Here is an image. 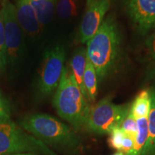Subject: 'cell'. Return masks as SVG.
I'll use <instances>...</instances> for the list:
<instances>
[{
  "label": "cell",
  "instance_id": "7a4b0ae2",
  "mask_svg": "<svg viewBox=\"0 0 155 155\" xmlns=\"http://www.w3.org/2000/svg\"><path fill=\"white\" fill-rule=\"evenodd\" d=\"M53 104L58 115L75 129L86 127L90 103L83 96L68 68H64Z\"/></svg>",
  "mask_w": 155,
  "mask_h": 155
},
{
  "label": "cell",
  "instance_id": "ffe728a7",
  "mask_svg": "<svg viewBox=\"0 0 155 155\" xmlns=\"http://www.w3.org/2000/svg\"><path fill=\"white\" fill-rule=\"evenodd\" d=\"M11 108L8 101L0 91V122L12 121Z\"/></svg>",
  "mask_w": 155,
  "mask_h": 155
},
{
  "label": "cell",
  "instance_id": "4fadbf2b",
  "mask_svg": "<svg viewBox=\"0 0 155 155\" xmlns=\"http://www.w3.org/2000/svg\"><path fill=\"white\" fill-rule=\"evenodd\" d=\"M36 12L39 22L42 25L52 20L55 13V0H30Z\"/></svg>",
  "mask_w": 155,
  "mask_h": 155
},
{
  "label": "cell",
  "instance_id": "d6986e66",
  "mask_svg": "<svg viewBox=\"0 0 155 155\" xmlns=\"http://www.w3.org/2000/svg\"><path fill=\"white\" fill-rule=\"evenodd\" d=\"M119 128L124 132V134L129 135V137H132L134 139L137 132V119L134 117L132 114L130 112V109H129L127 116L122 121Z\"/></svg>",
  "mask_w": 155,
  "mask_h": 155
},
{
  "label": "cell",
  "instance_id": "e0dca14e",
  "mask_svg": "<svg viewBox=\"0 0 155 155\" xmlns=\"http://www.w3.org/2000/svg\"><path fill=\"white\" fill-rule=\"evenodd\" d=\"M55 12L62 19H68L78 13V0H55Z\"/></svg>",
  "mask_w": 155,
  "mask_h": 155
},
{
  "label": "cell",
  "instance_id": "ac0fdd59",
  "mask_svg": "<svg viewBox=\"0 0 155 155\" xmlns=\"http://www.w3.org/2000/svg\"><path fill=\"white\" fill-rule=\"evenodd\" d=\"M8 62L5 30H4L2 15L0 12V73H2L5 71Z\"/></svg>",
  "mask_w": 155,
  "mask_h": 155
},
{
  "label": "cell",
  "instance_id": "7c38bea8",
  "mask_svg": "<svg viewBox=\"0 0 155 155\" xmlns=\"http://www.w3.org/2000/svg\"><path fill=\"white\" fill-rule=\"evenodd\" d=\"M150 111L148 116L149 137L141 155H155V87L151 88Z\"/></svg>",
  "mask_w": 155,
  "mask_h": 155
},
{
  "label": "cell",
  "instance_id": "5b68a950",
  "mask_svg": "<svg viewBox=\"0 0 155 155\" xmlns=\"http://www.w3.org/2000/svg\"><path fill=\"white\" fill-rule=\"evenodd\" d=\"M45 149L47 145L25 133L12 121L0 122V155L26 152L38 154L41 152L51 155L52 152Z\"/></svg>",
  "mask_w": 155,
  "mask_h": 155
},
{
  "label": "cell",
  "instance_id": "9a60e30c",
  "mask_svg": "<svg viewBox=\"0 0 155 155\" xmlns=\"http://www.w3.org/2000/svg\"><path fill=\"white\" fill-rule=\"evenodd\" d=\"M150 111V91L143 90L137 95L130 107V112L136 119L148 117Z\"/></svg>",
  "mask_w": 155,
  "mask_h": 155
},
{
  "label": "cell",
  "instance_id": "ba28073f",
  "mask_svg": "<svg viewBox=\"0 0 155 155\" xmlns=\"http://www.w3.org/2000/svg\"><path fill=\"white\" fill-rule=\"evenodd\" d=\"M111 6L110 0H86L79 35L82 43L87 42L96 34Z\"/></svg>",
  "mask_w": 155,
  "mask_h": 155
},
{
  "label": "cell",
  "instance_id": "30bf717a",
  "mask_svg": "<svg viewBox=\"0 0 155 155\" xmlns=\"http://www.w3.org/2000/svg\"><path fill=\"white\" fill-rule=\"evenodd\" d=\"M13 5L22 30L30 35H38L42 25L30 0H14Z\"/></svg>",
  "mask_w": 155,
  "mask_h": 155
},
{
  "label": "cell",
  "instance_id": "603a6c76",
  "mask_svg": "<svg viewBox=\"0 0 155 155\" xmlns=\"http://www.w3.org/2000/svg\"><path fill=\"white\" fill-rule=\"evenodd\" d=\"M147 46L150 50L151 57H152L155 65V28L154 32L151 35L147 40Z\"/></svg>",
  "mask_w": 155,
  "mask_h": 155
},
{
  "label": "cell",
  "instance_id": "44dd1931",
  "mask_svg": "<svg viewBox=\"0 0 155 155\" xmlns=\"http://www.w3.org/2000/svg\"><path fill=\"white\" fill-rule=\"evenodd\" d=\"M111 137L108 139V144L110 147L118 151H121L122 141L124 138L125 134L120 128H116L110 134Z\"/></svg>",
  "mask_w": 155,
  "mask_h": 155
},
{
  "label": "cell",
  "instance_id": "6da1fadb",
  "mask_svg": "<svg viewBox=\"0 0 155 155\" xmlns=\"http://www.w3.org/2000/svg\"><path fill=\"white\" fill-rule=\"evenodd\" d=\"M120 50V36L112 16L104 19L96 34L87 42V57L99 78H104L115 66Z\"/></svg>",
  "mask_w": 155,
  "mask_h": 155
},
{
  "label": "cell",
  "instance_id": "52a82bcc",
  "mask_svg": "<svg viewBox=\"0 0 155 155\" xmlns=\"http://www.w3.org/2000/svg\"><path fill=\"white\" fill-rule=\"evenodd\" d=\"M0 12L2 18L8 61L14 63L18 58L22 45V28L17 17L15 6L10 0H1Z\"/></svg>",
  "mask_w": 155,
  "mask_h": 155
},
{
  "label": "cell",
  "instance_id": "8fae6325",
  "mask_svg": "<svg viewBox=\"0 0 155 155\" xmlns=\"http://www.w3.org/2000/svg\"><path fill=\"white\" fill-rule=\"evenodd\" d=\"M87 63H88V57H87L86 49L83 47H80L73 54L69 64L70 71L74 77L78 86L81 88L84 96L85 90L83 86V77L86 71Z\"/></svg>",
  "mask_w": 155,
  "mask_h": 155
},
{
  "label": "cell",
  "instance_id": "5bb4252c",
  "mask_svg": "<svg viewBox=\"0 0 155 155\" xmlns=\"http://www.w3.org/2000/svg\"><path fill=\"white\" fill-rule=\"evenodd\" d=\"M97 75L94 67L90 62L87 63L86 71L83 77V86L85 90V96L89 103H94L96 101L97 93Z\"/></svg>",
  "mask_w": 155,
  "mask_h": 155
},
{
  "label": "cell",
  "instance_id": "d4e9b609",
  "mask_svg": "<svg viewBox=\"0 0 155 155\" xmlns=\"http://www.w3.org/2000/svg\"><path fill=\"white\" fill-rule=\"evenodd\" d=\"M114 155H126V154H124V153L121 152H118L115 153V154H114Z\"/></svg>",
  "mask_w": 155,
  "mask_h": 155
},
{
  "label": "cell",
  "instance_id": "8992f818",
  "mask_svg": "<svg viewBox=\"0 0 155 155\" xmlns=\"http://www.w3.org/2000/svg\"><path fill=\"white\" fill-rule=\"evenodd\" d=\"M65 51L62 45H56L45 52L38 82L40 96L46 98L57 89L65 68Z\"/></svg>",
  "mask_w": 155,
  "mask_h": 155
},
{
  "label": "cell",
  "instance_id": "277c9868",
  "mask_svg": "<svg viewBox=\"0 0 155 155\" xmlns=\"http://www.w3.org/2000/svg\"><path fill=\"white\" fill-rule=\"evenodd\" d=\"M129 109V105H117L109 98H104L91 106L86 127L93 133L110 134L120 127Z\"/></svg>",
  "mask_w": 155,
  "mask_h": 155
},
{
  "label": "cell",
  "instance_id": "7402d4cb",
  "mask_svg": "<svg viewBox=\"0 0 155 155\" xmlns=\"http://www.w3.org/2000/svg\"><path fill=\"white\" fill-rule=\"evenodd\" d=\"M134 145V139L125 134L124 138L123 141H122L121 149L120 152H123L124 154L127 155H130L131 152H133Z\"/></svg>",
  "mask_w": 155,
  "mask_h": 155
},
{
  "label": "cell",
  "instance_id": "3957f363",
  "mask_svg": "<svg viewBox=\"0 0 155 155\" xmlns=\"http://www.w3.org/2000/svg\"><path fill=\"white\" fill-rule=\"evenodd\" d=\"M19 126L45 145L75 150L81 140L69 126L47 114H32L25 116Z\"/></svg>",
  "mask_w": 155,
  "mask_h": 155
},
{
  "label": "cell",
  "instance_id": "9c48e42d",
  "mask_svg": "<svg viewBox=\"0 0 155 155\" xmlns=\"http://www.w3.org/2000/svg\"><path fill=\"white\" fill-rule=\"evenodd\" d=\"M127 12L141 33L155 28V0H124Z\"/></svg>",
  "mask_w": 155,
  "mask_h": 155
},
{
  "label": "cell",
  "instance_id": "cb8c5ba5",
  "mask_svg": "<svg viewBox=\"0 0 155 155\" xmlns=\"http://www.w3.org/2000/svg\"><path fill=\"white\" fill-rule=\"evenodd\" d=\"M11 155H38L35 153H32V152H26V153H19V154H11Z\"/></svg>",
  "mask_w": 155,
  "mask_h": 155
},
{
  "label": "cell",
  "instance_id": "484cf974",
  "mask_svg": "<svg viewBox=\"0 0 155 155\" xmlns=\"http://www.w3.org/2000/svg\"><path fill=\"white\" fill-rule=\"evenodd\" d=\"M0 2H1V0H0Z\"/></svg>",
  "mask_w": 155,
  "mask_h": 155
},
{
  "label": "cell",
  "instance_id": "2e32d148",
  "mask_svg": "<svg viewBox=\"0 0 155 155\" xmlns=\"http://www.w3.org/2000/svg\"><path fill=\"white\" fill-rule=\"evenodd\" d=\"M137 132L134 140L133 152L130 155H141L149 137L148 117L137 119Z\"/></svg>",
  "mask_w": 155,
  "mask_h": 155
}]
</instances>
